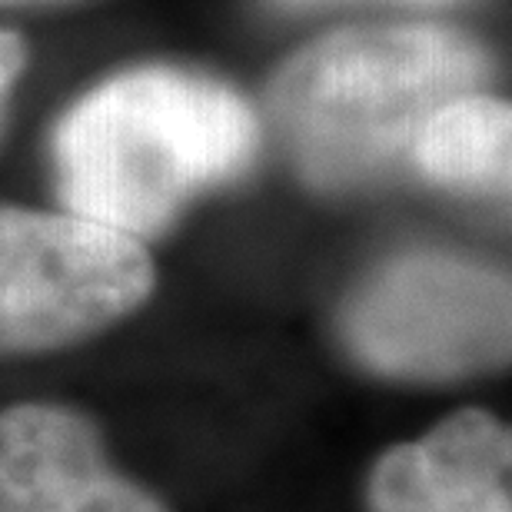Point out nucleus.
Segmentation results:
<instances>
[{
	"mask_svg": "<svg viewBox=\"0 0 512 512\" xmlns=\"http://www.w3.org/2000/svg\"><path fill=\"white\" fill-rule=\"evenodd\" d=\"M256 153L250 107L217 80L147 67L107 80L54 133L57 193L77 217L153 237Z\"/></svg>",
	"mask_w": 512,
	"mask_h": 512,
	"instance_id": "f257e3e1",
	"label": "nucleus"
},
{
	"mask_svg": "<svg viewBox=\"0 0 512 512\" xmlns=\"http://www.w3.org/2000/svg\"><path fill=\"white\" fill-rule=\"evenodd\" d=\"M486 54L443 27H356L303 47L270 104L316 187H353L413 150L439 107L473 94Z\"/></svg>",
	"mask_w": 512,
	"mask_h": 512,
	"instance_id": "f03ea898",
	"label": "nucleus"
},
{
	"mask_svg": "<svg viewBox=\"0 0 512 512\" xmlns=\"http://www.w3.org/2000/svg\"><path fill=\"white\" fill-rule=\"evenodd\" d=\"M147 247L77 217L0 207V350L44 353L124 320L153 293Z\"/></svg>",
	"mask_w": 512,
	"mask_h": 512,
	"instance_id": "7ed1b4c3",
	"label": "nucleus"
},
{
	"mask_svg": "<svg viewBox=\"0 0 512 512\" xmlns=\"http://www.w3.org/2000/svg\"><path fill=\"white\" fill-rule=\"evenodd\" d=\"M350 350L399 380H453L509 360V283L453 253H406L343 316Z\"/></svg>",
	"mask_w": 512,
	"mask_h": 512,
	"instance_id": "20e7f679",
	"label": "nucleus"
},
{
	"mask_svg": "<svg viewBox=\"0 0 512 512\" xmlns=\"http://www.w3.org/2000/svg\"><path fill=\"white\" fill-rule=\"evenodd\" d=\"M0 512H167L107 463L84 416L50 403L0 413Z\"/></svg>",
	"mask_w": 512,
	"mask_h": 512,
	"instance_id": "39448f33",
	"label": "nucleus"
},
{
	"mask_svg": "<svg viewBox=\"0 0 512 512\" xmlns=\"http://www.w3.org/2000/svg\"><path fill=\"white\" fill-rule=\"evenodd\" d=\"M512 436L486 409H459L373 466L370 512H512Z\"/></svg>",
	"mask_w": 512,
	"mask_h": 512,
	"instance_id": "423d86ee",
	"label": "nucleus"
},
{
	"mask_svg": "<svg viewBox=\"0 0 512 512\" xmlns=\"http://www.w3.org/2000/svg\"><path fill=\"white\" fill-rule=\"evenodd\" d=\"M512 114L503 100L456 97L426 120L413 140V157L429 180L459 190L509 187Z\"/></svg>",
	"mask_w": 512,
	"mask_h": 512,
	"instance_id": "0eeeda50",
	"label": "nucleus"
},
{
	"mask_svg": "<svg viewBox=\"0 0 512 512\" xmlns=\"http://www.w3.org/2000/svg\"><path fill=\"white\" fill-rule=\"evenodd\" d=\"M20 70H24V44L14 34H0V104Z\"/></svg>",
	"mask_w": 512,
	"mask_h": 512,
	"instance_id": "6e6552de",
	"label": "nucleus"
},
{
	"mask_svg": "<svg viewBox=\"0 0 512 512\" xmlns=\"http://www.w3.org/2000/svg\"><path fill=\"white\" fill-rule=\"evenodd\" d=\"M0 4H7V0H0Z\"/></svg>",
	"mask_w": 512,
	"mask_h": 512,
	"instance_id": "1a4fd4ad",
	"label": "nucleus"
}]
</instances>
